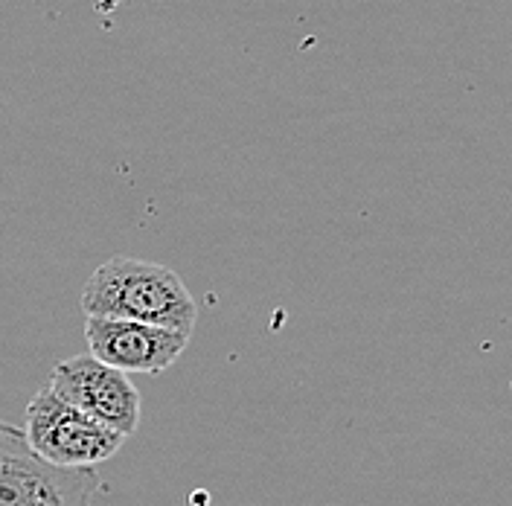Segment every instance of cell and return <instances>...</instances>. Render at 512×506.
Listing matches in <instances>:
<instances>
[{
    "label": "cell",
    "instance_id": "obj_1",
    "mask_svg": "<svg viewBox=\"0 0 512 506\" xmlns=\"http://www.w3.org/2000/svg\"><path fill=\"white\" fill-rule=\"evenodd\" d=\"M79 306L85 317L134 320L190 335L198 303L187 283L166 265L137 256H111L82 285Z\"/></svg>",
    "mask_w": 512,
    "mask_h": 506
},
{
    "label": "cell",
    "instance_id": "obj_5",
    "mask_svg": "<svg viewBox=\"0 0 512 506\" xmlns=\"http://www.w3.org/2000/svg\"><path fill=\"white\" fill-rule=\"evenodd\" d=\"M85 341L88 355L102 361L120 373H146L158 376L169 370L184 349L190 347V335L160 329L134 320H114V317H85Z\"/></svg>",
    "mask_w": 512,
    "mask_h": 506
},
{
    "label": "cell",
    "instance_id": "obj_4",
    "mask_svg": "<svg viewBox=\"0 0 512 506\" xmlns=\"http://www.w3.org/2000/svg\"><path fill=\"white\" fill-rule=\"evenodd\" d=\"M47 387L59 393L67 405L120 437H131L140 428V390L126 373L105 367L94 355H73L59 361Z\"/></svg>",
    "mask_w": 512,
    "mask_h": 506
},
{
    "label": "cell",
    "instance_id": "obj_2",
    "mask_svg": "<svg viewBox=\"0 0 512 506\" xmlns=\"http://www.w3.org/2000/svg\"><path fill=\"white\" fill-rule=\"evenodd\" d=\"M96 469H64L38 457L24 431L0 419V506H94Z\"/></svg>",
    "mask_w": 512,
    "mask_h": 506
},
{
    "label": "cell",
    "instance_id": "obj_3",
    "mask_svg": "<svg viewBox=\"0 0 512 506\" xmlns=\"http://www.w3.org/2000/svg\"><path fill=\"white\" fill-rule=\"evenodd\" d=\"M21 431L38 457L64 469H96L126 443V437L88 419L50 387H41L30 399Z\"/></svg>",
    "mask_w": 512,
    "mask_h": 506
}]
</instances>
